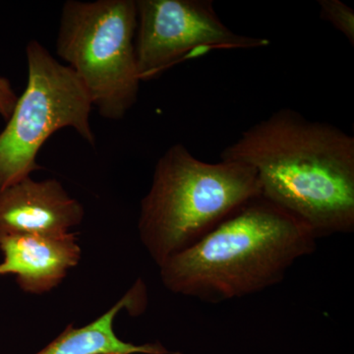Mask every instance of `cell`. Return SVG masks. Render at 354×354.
Returning <instances> with one entry per match:
<instances>
[{
  "mask_svg": "<svg viewBox=\"0 0 354 354\" xmlns=\"http://www.w3.org/2000/svg\"><path fill=\"white\" fill-rule=\"evenodd\" d=\"M221 160L252 167L261 196L317 239L354 230V138L341 128L281 109L241 133Z\"/></svg>",
  "mask_w": 354,
  "mask_h": 354,
  "instance_id": "cell-1",
  "label": "cell"
},
{
  "mask_svg": "<svg viewBox=\"0 0 354 354\" xmlns=\"http://www.w3.org/2000/svg\"><path fill=\"white\" fill-rule=\"evenodd\" d=\"M316 241L304 223L259 196L165 261L160 279L167 290L200 301L239 299L281 283Z\"/></svg>",
  "mask_w": 354,
  "mask_h": 354,
  "instance_id": "cell-2",
  "label": "cell"
},
{
  "mask_svg": "<svg viewBox=\"0 0 354 354\" xmlns=\"http://www.w3.org/2000/svg\"><path fill=\"white\" fill-rule=\"evenodd\" d=\"M259 196L252 167L232 160L204 162L176 144L158 160L142 200L140 239L160 267Z\"/></svg>",
  "mask_w": 354,
  "mask_h": 354,
  "instance_id": "cell-3",
  "label": "cell"
},
{
  "mask_svg": "<svg viewBox=\"0 0 354 354\" xmlns=\"http://www.w3.org/2000/svg\"><path fill=\"white\" fill-rule=\"evenodd\" d=\"M136 1L65 2L57 53L87 88L102 118L118 120L136 104L140 83Z\"/></svg>",
  "mask_w": 354,
  "mask_h": 354,
  "instance_id": "cell-4",
  "label": "cell"
},
{
  "mask_svg": "<svg viewBox=\"0 0 354 354\" xmlns=\"http://www.w3.org/2000/svg\"><path fill=\"white\" fill-rule=\"evenodd\" d=\"M26 55L27 87L0 132V189L41 169L39 149L62 128H74L91 145L95 143L90 124L92 100L73 70L35 39L27 44Z\"/></svg>",
  "mask_w": 354,
  "mask_h": 354,
  "instance_id": "cell-5",
  "label": "cell"
},
{
  "mask_svg": "<svg viewBox=\"0 0 354 354\" xmlns=\"http://www.w3.org/2000/svg\"><path fill=\"white\" fill-rule=\"evenodd\" d=\"M135 55L140 80L213 50L265 48L269 39L237 34L211 0H137Z\"/></svg>",
  "mask_w": 354,
  "mask_h": 354,
  "instance_id": "cell-6",
  "label": "cell"
},
{
  "mask_svg": "<svg viewBox=\"0 0 354 354\" xmlns=\"http://www.w3.org/2000/svg\"><path fill=\"white\" fill-rule=\"evenodd\" d=\"M84 208L57 179L31 176L0 189V236L64 235L82 223Z\"/></svg>",
  "mask_w": 354,
  "mask_h": 354,
  "instance_id": "cell-7",
  "label": "cell"
},
{
  "mask_svg": "<svg viewBox=\"0 0 354 354\" xmlns=\"http://www.w3.org/2000/svg\"><path fill=\"white\" fill-rule=\"evenodd\" d=\"M0 277L13 274L21 290L31 295H43L59 286L82 254L72 232L4 235L0 236Z\"/></svg>",
  "mask_w": 354,
  "mask_h": 354,
  "instance_id": "cell-8",
  "label": "cell"
},
{
  "mask_svg": "<svg viewBox=\"0 0 354 354\" xmlns=\"http://www.w3.org/2000/svg\"><path fill=\"white\" fill-rule=\"evenodd\" d=\"M145 300V286L137 281L106 313L84 327L69 325L55 341L36 354H172L160 344L136 346L123 342L114 332V320L121 310L135 306L141 311Z\"/></svg>",
  "mask_w": 354,
  "mask_h": 354,
  "instance_id": "cell-9",
  "label": "cell"
},
{
  "mask_svg": "<svg viewBox=\"0 0 354 354\" xmlns=\"http://www.w3.org/2000/svg\"><path fill=\"white\" fill-rule=\"evenodd\" d=\"M320 15L322 19L329 22L337 31L341 32L354 44V11L351 6L341 0H319Z\"/></svg>",
  "mask_w": 354,
  "mask_h": 354,
  "instance_id": "cell-10",
  "label": "cell"
},
{
  "mask_svg": "<svg viewBox=\"0 0 354 354\" xmlns=\"http://www.w3.org/2000/svg\"><path fill=\"white\" fill-rule=\"evenodd\" d=\"M18 97L14 92L11 83L4 77L0 76V115L8 120L15 108Z\"/></svg>",
  "mask_w": 354,
  "mask_h": 354,
  "instance_id": "cell-11",
  "label": "cell"
}]
</instances>
